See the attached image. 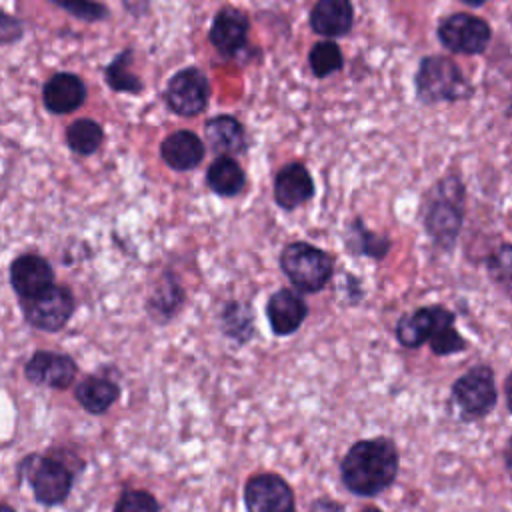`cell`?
Wrapping results in <instances>:
<instances>
[{"label":"cell","mask_w":512,"mask_h":512,"mask_svg":"<svg viewBox=\"0 0 512 512\" xmlns=\"http://www.w3.org/2000/svg\"><path fill=\"white\" fill-rule=\"evenodd\" d=\"M266 316L276 336L294 334L308 316V306L300 294L288 288L276 290L266 302Z\"/></svg>","instance_id":"5bb4252c"},{"label":"cell","mask_w":512,"mask_h":512,"mask_svg":"<svg viewBox=\"0 0 512 512\" xmlns=\"http://www.w3.org/2000/svg\"><path fill=\"white\" fill-rule=\"evenodd\" d=\"M444 192L440 198L432 200L424 218L430 238L444 250L452 248L460 228H462V184L458 180L440 184Z\"/></svg>","instance_id":"52a82bcc"},{"label":"cell","mask_w":512,"mask_h":512,"mask_svg":"<svg viewBox=\"0 0 512 512\" xmlns=\"http://www.w3.org/2000/svg\"><path fill=\"white\" fill-rule=\"evenodd\" d=\"M26 322L44 332L62 330L74 314L76 300L70 288L52 284L44 292L20 300Z\"/></svg>","instance_id":"8992f818"},{"label":"cell","mask_w":512,"mask_h":512,"mask_svg":"<svg viewBox=\"0 0 512 512\" xmlns=\"http://www.w3.org/2000/svg\"><path fill=\"white\" fill-rule=\"evenodd\" d=\"M416 94L424 104L458 102L472 96V84L460 66L448 56L422 58L416 78Z\"/></svg>","instance_id":"7a4b0ae2"},{"label":"cell","mask_w":512,"mask_h":512,"mask_svg":"<svg viewBox=\"0 0 512 512\" xmlns=\"http://www.w3.org/2000/svg\"><path fill=\"white\" fill-rule=\"evenodd\" d=\"M442 46L454 54H482L492 38V30L484 18L456 12L446 16L438 26Z\"/></svg>","instance_id":"ba28073f"},{"label":"cell","mask_w":512,"mask_h":512,"mask_svg":"<svg viewBox=\"0 0 512 512\" xmlns=\"http://www.w3.org/2000/svg\"><path fill=\"white\" fill-rule=\"evenodd\" d=\"M22 22L0 10V44H14L22 38Z\"/></svg>","instance_id":"4dcf8cb0"},{"label":"cell","mask_w":512,"mask_h":512,"mask_svg":"<svg viewBox=\"0 0 512 512\" xmlns=\"http://www.w3.org/2000/svg\"><path fill=\"white\" fill-rule=\"evenodd\" d=\"M204 132L212 150L222 156L238 154L246 148V136L242 124L234 116H214L204 124Z\"/></svg>","instance_id":"44dd1931"},{"label":"cell","mask_w":512,"mask_h":512,"mask_svg":"<svg viewBox=\"0 0 512 512\" xmlns=\"http://www.w3.org/2000/svg\"><path fill=\"white\" fill-rule=\"evenodd\" d=\"M182 298H184V294L176 282L162 284L156 290V294L150 298L148 310L156 318V322H168L174 316V312L178 310V306L182 304Z\"/></svg>","instance_id":"83f0119b"},{"label":"cell","mask_w":512,"mask_h":512,"mask_svg":"<svg viewBox=\"0 0 512 512\" xmlns=\"http://www.w3.org/2000/svg\"><path fill=\"white\" fill-rule=\"evenodd\" d=\"M114 512H160V504L148 490H124L116 504Z\"/></svg>","instance_id":"f1b7e54d"},{"label":"cell","mask_w":512,"mask_h":512,"mask_svg":"<svg viewBox=\"0 0 512 512\" xmlns=\"http://www.w3.org/2000/svg\"><path fill=\"white\" fill-rule=\"evenodd\" d=\"M52 4L60 6L62 10L70 12L72 16L76 18H82V20H102L106 18V6L94 2V0H50Z\"/></svg>","instance_id":"f546056e"},{"label":"cell","mask_w":512,"mask_h":512,"mask_svg":"<svg viewBox=\"0 0 512 512\" xmlns=\"http://www.w3.org/2000/svg\"><path fill=\"white\" fill-rule=\"evenodd\" d=\"M428 344L436 356H450L466 350L468 342L454 328V314L446 308H438V318L434 330L428 338Z\"/></svg>","instance_id":"603a6c76"},{"label":"cell","mask_w":512,"mask_h":512,"mask_svg":"<svg viewBox=\"0 0 512 512\" xmlns=\"http://www.w3.org/2000/svg\"><path fill=\"white\" fill-rule=\"evenodd\" d=\"M314 196V180L304 164H286L274 178V200L284 210H294Z\"/></svg>","instance_id":"2e32d148"},{"label":"cell","mask_w":512,"mask_h":512,"mask_svg":"<svg viewBox=\"0 0 512 512\" xmlns=\"http://www.w3.org/2000/svg\"><path fill=\"white\" fill-rule=\"evenodd\" d=\"M10 284L20 300L32 298L54 284V270L50 262L40 254H20L12 260Z\"/></svg>","instance_id":"7c38bea8"},{"label":"cell","mask_w":512,"mask_h":512,"mask_svg":"<svg viewBox=\"0 0 512 512\" xmlns=\"http://www.w3.org/2000/svg\"><path fill=\"white\" fill-rule=\"evenodd\" d=\"M352 24L354 6L350 0H318L310 10V26L320 36H344L350 32Z\"/></svg>","instance_id":"ac0fdd59"},{"label":"cell","mask_w":512,"mask_h":512,"mask_svg":"<svg viewBox=\"0 0 512 512\" xmlns=\"http://www.w3.org/2000/svg\"><path fill=\"white\" fill-rule=\"evenodd\" d=\"M398 468V450L390 438H364L354 442L344 454L340 478L354 496L374 498L394 484Z\"/></svg>","instance_id":"6da1fadb"},{"label":"cell","mask_w":512,"mask_h":512,"mask_svg":"<svg viewBox=\"0 0 512 512\" xmlns=\"http://www.w3.org/2000/svg\"><path fill=\"white\" fill-rule=\"evenodd\" d=\"M490 272H496V280L508 284L510 276V246L502 244V248L490 258Z\"/></svg>","instance_id":"1f68e13d"},{"label":"cell","mask_w":512,"mask_h":512,"mask_svg":"<svg viewBox=\"0 0 512 512\" xmlns=\"http://www.w3.org/2000/svg\"><path fill=\"white\" fill-rule=\"evenodd\" d=\"M460 2H464V4H468V6H482V4H486L488 0H460Z\"/></svg>","instance_id":"836d02e7"},{"label":"cell","mask_w":512,"mask_h":512,"mask_svg":"<svg viewBox=\"0 0 512 512\" xmlns=\"http://www.w3.org/2000/svg\"><path fill=\"white\" fill-rule=\"evenodd\" d=\"M450 396L464 422H474L488 416L498 404L494 370L488 364L468 368L454 380Z\"/></svg>","instance_id":"3957f363"},{"label":"cell","mask_w":512,"mask_h":512,"mask_svg":"<svg viewBox=\"0 0 512 512\" xmlns=\"http://www.w3.org/2000/svg\"><path fill=\"white\" fill-rule=\"evenodd\" d=\"M132 60V50H124L122 54H118L116 60H112L108 66H106V82L112 90L116 92H140L142 90V80L132 74L128 70V64Z\"/></svg>","instance_id":"484cf974"},{"label":"cell","mask_w":512,"mask_h":512,"mask_svg":"<svg viewBox=\"0 0 512 512\" xmlns=\"http://www.w3.org/2000/svg\"><path fill=\"white\" fill-rule=\"evenodd\" d=\"M24 374L30 382L64 390L74 384L78 366L68 354L38 350L24 366Z\"/></svg>","instance_id":"8fae6325"},{"label":"cell","mask_w":512,"mask_h":512,"mask_svg":"<svg viewBox=\"0 0 512 512\" xmlns=\"http://www.w3.org/2000/svg\"><path fill=\"white\" fill-rule=\"evenodd\" d=\"M74 396L86 412L98 416L104 414L120 398V386L106 376L92 374L76 384Z\"/></svg>","instance_id":"d6986e66"},{"label":"cell","mask_w":512,"mask_h":512,"mask_svg":"<svg viewBox=\"0 0 512 512\" xmlns=\"http://www.w3.org/2000/svg\"><path fill=\"white\" fill-rule=\"evenodd\" d=\"M20 470L28 478L36 500L44 506L62 504L74 484V472L54 456L32 454L22 460Z\"/></svg>","instance_id":"5b68a950"},{"label":"cell","mask_w":512,"mask_h":512,"mask_svg":"<svg viewBox=\"0 0 512 512\" xmlns=\"http://www.w3.org/2000/svg\"><path fill=\"white\" fill-rule=\"evenodd\" d=\"M86 100V86L72 72H56L42 88V102L52 114H70Z\"/></svg>","instance_id":"9a60e30c"},{"label":"cell","mask_w":512,"mask_h":512,"mask_svg":"<svg viewBox=\"0 0 512 512\" xmlns=\"http://www.w3.org/2000/svg\"><path fill=\"white\" fill-rule=\"evenodd\" d=\"M308 512H344V506L332 498H316Z\"/></svg>","instance_id":"d6a6232c"},{"label":"cell","mask_w":512,"mask_h":512,"mask_svg":"<svg viewBox=\"0 0 512 512\" xmlns=\"http://www.w3.org/2000/svg\"><path fill=\"white\" fill-rule=\"evenodd\" d=\"M206 184L208 188L224 198H232L242 192L246 184L244 170L232 156H218L206 172Z\"/></svg>","instance_id":"7402d4cb"},{"label":"cell","mask_w":512,"mask_h":512,"mask_svg":"<svg viewBox=\"0 0 512 512\" xmlns=\"http://www.w3.org/2000/svg\"><path fill=\"white\" fill-rule=\"evenodd\" d=\"M362 512H382L378 506H368V508H364Z\"/></svg>","instance_id":"d590c367"},{"label":"cell","mask_w":512,"mask_h":512,"mask_svg":"<svg viewBox=\"0 0 512 512\" xmlns=\"http://www.w3.org/2000/svg\"><path fill=\"white\" fill-rule=\"evenodd\" d=\"M204 152V142L192 130L172 132L160 144L162 160L178 172L196 168L204 160Z\"/></svg>","instance_id":"e0dca14e"},{"label":"cell","mask_w":512,"mask_h":512,"mask_svg":"<svg viewBox=\"0 0 512 512\" xmlns=\"http://www.w3.org/2000/svg\"><path fill=\"white\" fill-rule=\"evenodd\" d=\"M246 512H296V498L290 484L274 472H262L244 484Z\"/></svg>","instance_id":"9c48e42d"},{"label":"cell","mask_w":512,"mask_h":512,"mask_svg":"<svg viewBox=\"0 0 512 512\" xmlns=\"http://www.w3.org/2000/svg\"><path fill=\"white\" fill-rule=\"evenodd\" d=\"M248 28H250L248 16L234 6H226V8H220L218 14L214 16L208 32V40L222 56H236L246 46Z\"/></svg>","instance_id":"4fadbf2b"},{"label":"cell","mask_w":512,"mask_h":512,"mask_svg":"<svg viewBox=\"0 0 512 512\" xmlns=\"http://www.w3.org/2000/svg\"><path fill=\"white\" fill-rule=\"evenodd\" d=\"M164 98L174 114L186 118L198 116L206 108L210 98L208 78L194 66L184 68L168 80Z\"/></svg>","instance_id":"30bf717a"},{"label":"cell","mask_w":512,"mask_h":512,"mask_svg":"<svg viewBox=\"0 0 512 512\" xmlns=\"http://www.w3.org/2000/svg\"><path fill=\"white\" fill-rule=\"evenodd\" d=\"M438 308L440 306H424L418 310H412L404 316L398 318L396 322V340L404 346V348H420L422 344L428 342L436 318H438Z\"/></svg>","instance_id":"ffe728a7"},{"label":"cell","mask_w":512,"mask_h":512,"mask_svg":"<svg viewBox=\"0 0 512 512\" xmlns=\"http://www.w3.org/2000/svg\"><path fill=\"white\" fill-rule=\"evenodd\" d=\"M220 324L222 332L240 344L248 342L254 334L252 312L242 302H228L220 312Z\"/></svg>","instance_id":"d4e9b609"},{"label":"cell","mask_w":512,"mask_h":512,"mask_svg":"<svg viewBox=\"0 0 512 512\" xmlns=\"http://www.w3.org/2000/svg\"><path fill=\"white\" fill-rule=\"evenodd\" d=\"M104 140L102 126L92 118H78L66 128V144L80 156L94 154Z\"/></svg>","instance_id":"cb8c5ba5"},{"label":"cell","mask_w":512,"mask_h":512,"mask_svg":"<svg viewBox=\"0 0 512 512\" xmlns=\"http://www.w3.org/2000/svg\"><path fill=\"white\" fill-rule=\"evenodd\" d=\"M310 68L318 78H326L334 72H338L344 66V58H342V50L336 42H318L314 44V48L310 50L308 56Z\"/></svg>","instance_id":"4316f807"},{"label":"cell","mask_w":512,"mask_h":512,"mask_svg":"<svg viewBox=\"0 0 512 512\" xmlns=\"http://www.w3.org/2000/svg\"><path fill=\"white\" fill-rule=\"evenodd\" d=\"M0 512H16L12 506H6V504H0Z\"/></svg>","instance_id":"e575fe53"},{"label":"cell","mask_w":512,"mask_h":512,"mask_svg":"<svg viewBox=\"0 0 512 512\" xmlns=\"http://www.w3.org/2000/svg\"><path fill=\"white\" fill-rule=\"evenodd\" d=\"M280 268L284 276L306 294L320 292L332 278L334 270L332 258L308 242H292L284 246L280 254Z\"/></svg>","instance_id":"277c9868"}]
</instances>
